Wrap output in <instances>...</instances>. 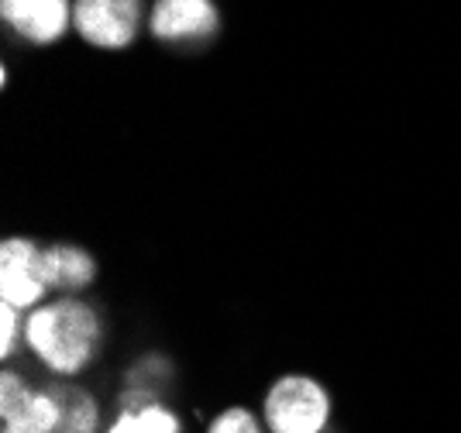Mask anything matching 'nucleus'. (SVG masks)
<instances>
[{"label": "nucleus", "instance_id": "obj_1", "mask_svg": "<svg viewBox=\"0 0 461 433\" xmlns=\"http://www.w3.org/2000/svg\"><path fill=\"white\" fill-rule=\"evenodd\" d=\"M24 344L49 372L62 378L79 375L100 351V317L77 296L39 302L24 317Z\"/></svg>", "mask_w": 461, "mask_h": 433}, {"label": "nucleus", "instance_id": "obj_2", "mask_svg": "<svg viewBox=\"0 0 461 433\" xmlns=\"http://www.w3.org/2000/svg\"><path fill=\"white\" fill-rule=\"evenodd\" d=\"M269 433H324L330 427V392L310 375H283L262 399Z\"/></svg>", "mask_w": 461, "mask_h": 433}, {"label": "nucleus", "instance_id": "obj_3", "mask_svg": "<svg viewBox=\"0 0 461 433\" xmlns=\"http://www.w3.org/2000/svg\"><path fill=\"white\" fill-rule=\"evenodd\" d=\"M49 293L45 248L28 238H7L0 245V302L14 310H35Z\"/></svg>", "mask_w": 461, "mask_h": 433}, {"label": "nucleus", "instance_id": "obj_4", "mask_svg": "<svg viewBox=\"0 0 461 433\" xmlns=\"http://www.w3.org/2000/svg\"><path fill=\"white\" fill-rule=\"evenodd\" d=\"M59 399L49 385H28L18 372L0 375V433H56Z\"/></svg>", "mask_w": 461, "mask_h": 433}, {"label": "nucleus", "instance_id": "obj_5", "mask_svg": "<svg viewBox=\"0 0 461 433\" xmlns=\"http://www.w3.org/2000/svg\"><path fill=\"white\" fill-rule=\"evenodd\" d=\"M141 0H77L73 24L96 49H124L138 35Z\"/></svg>", "mask_w": 461, "mask_h": 433}, {"label": "nucleus", "instance_id": "obj_6", "mask_svg": "<svg viewBox=\"0 0 461 433\" xmlns=\"http://www.w3.org/2000/svg\"><path fill=\"white\" fill-rule=\"evenodd\" d=\"M217 32V7L211 0H155L152 35L158 41H203Z\"/></svg>", "mask_w": 461, "mask_h": 433}, {"label": "nucleus", "instance_id": "obj_7", "mask_svg": "<svg viewBox=\"0 0 461 433\" xmlns=\"http://www.w3.org/2000/svg\"><path fill=\"white\" fill-rule=\"evenodd\" d=\"M0 14L21 38L35 45H49L66 35L73 21V7L69 0H0Z\"/></svg>", "mask_w": 461, "mask_h": 433}, {"label": "nucleus", "instance_id": "obj_8", "mask_svg": "<svg viewBox=\"0 0 461 433\" xmlns=\"http://www.w3.org/2000/svg\"><path fill=\"white\" fill-rule=\"evenodd\" d=\"M45 272H49V289L79 293L96 279V262L86 248L49 245L45 248Z\"/></svg>", "mask_w": 461, "mask_h": 433}, {"label": "nucleus", "instance_id": "obj_9", "mask_svg": "<svg viewBox=\"0 0 461 433\" xmlns=\"http://www.w3.org/2000/svg\"><path fill=\"white\" fill-rule=\"evenodd\" d=\"M52 396L59 399V427L56 433H96L100 430V406L96 399L69 382H52Z\"/></svg>", "mask_w": 461, "mask_h": 433}, {"label": "nucleus", "instance_id": "obj_10", "mask_svg": "<svg viewBox=\"0 0 461 433\" xmlns=\"http://www.w3.org/2000/svg\"><path fill=\"white\" fill-rule=\"evenodd\" d=\"M107 433H186L183 419L169 410L162 399L138 406V410H117V419L107 427Z\"/></svg>", "mask_w": 461, "mask_h": 433}, {"label": "nucleus", "instance_id": "obj_11", "mask_svg": "<svg viewBox=\"0 0 461 433\" xmlns=\"http://www.w3.org/2000/svg\"><path fill=\"white\" fill-rule=\"evenodd\" d=\"M207 433H266V419L245 406H230L207 423Z\"/></svg>", "mask_w": 461, "mask_h": 433}, {"label": "nucleus", "instance_id": "obj_12", "mask_svg": "<svg viewBox=\"0 0 461 433\" xmlns=\"http://www.w3.org/2000/svg\"><path fill=\"white\" fill-rule=\"evenodd\" d=\"M21 334H24V327H21V310L0 302V355H4V358H11V355L18 351Z\"/></svg>", "mask_w": 461, "mask_h": 433}, {"label": "nucleus", "instance_id": "obj_13", "mask_svg": "<svg viewBox=\"0 0 461 433\" xmlns=\"http://www.w3.org/2000/svg\"><path fill=\"white\" fill-rule=\"evenodd\" d=\"M324 433H334V430H330V427H327V430H324Z\"/></svg>", "mask_w": 461, "mask_h": 433}]
</instances>
